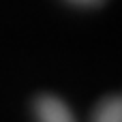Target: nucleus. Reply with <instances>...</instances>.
Segmentation results:
<instances>
[{
	"instance_id": "obj_1",
	"label": "nucleus",
	"mask_w": 122,
	"mask_h": 122,
	"mask_svg": "<svg viewBox=\"0 0 122 122\" xmlns=\"http://www.w3.org/2000/svg\"><path fill=\"white\" fill-rule=\"evenodd\" d=\"M36 122H77L69 105L54 94H41L34 101Z\"/></svg>"
},
{
	"instance_id": "obj_2",
	"label": "nucleus",
	"mask_w": 122,
	"mask_h": 122,
	"mask_svg": "<svg viewBox=\"0 0 122 122\" xmlns=\"http://www.w3.org/2000/svg\"><path fill=\"white\" fill-rule=\"evenodd\" d=\"M92 122H122V101L120 97H109L99 103L92 114Z\"/></svg>"
},
{
	"instance_id": "obj_3",
	"label": "nucleus",
	"mask_w": 122,
	"mask_h": 122,
	"mask_svg": "<svg viewBox=\"0 0 122 122\" xmlns=\"http://www.w3.org/2000/svg\"><path fill=\"white\" fill-rule=\"evenodd\" d=\"M66 2H71V4H75V6H97V4H101L103 0H66Z\"/></svg>"
}]
</instances>
